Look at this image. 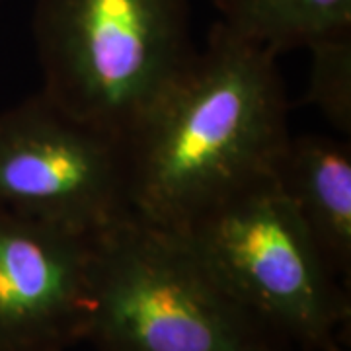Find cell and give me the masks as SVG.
Listing matches in <instances>:
<instances>
[{"mask_svg": "<svg viewBox=\"0 0 351 351\" xmlns=\"http://www.w3.org/2000/svg\"><path fill=\"white\" fill-rule=\"evenodd\" d=\"M277 57L215 22L125 135L133 213L180 230L271 174L291 135Z\"/></svg>", "mask_w": 351, "mask_h": 351, "instance_id": "cell-1", "label": "cell"}, {"mask_svg": "<svg viewBox=\"0 0 351 351\" xmlns=\"http://www.w3.org/2000/svg\"><path fill=\"white\" fill-rule=\"evenodd\" d=\"M96 351H293L174 230L135 213L94 240Z\"/></svg>", "mask_w": 351, "mask_h": 351, "instance_id": "cell-2", "label": "cell"}, {"mask_svg": "<svg viewBox=\"0 0 351 351\" xmlns=\"http://www.w3.org/2000/svg\"><path fill=\"white\" fill-rule=\"evenodd\" d=\"M34 39L41 92L119 135L197 49L191 0H36Z\"/></svg>", "mask_w": 351, "mask_h": 351, "instance_id": "cell-3", "label": "cell"}, {"mask_svg": "<svg viewBox=\"0 0 351 351\" xmlns=\"http://www.w3.org/2000/svg\"><path fill=\"white\" fill-rule=\"evenodd\" d=\"M178 232L217 281L277 336L326 351L350 330V287L324 262L274 176L244 186Z\"/></svg>", "mask_w": 351, "mask_h": 351, "instance_id": "cell-4", "label": "cell"}, {"mask_svg": "<svg viewBox=\"0 0 351 351\" xmlns=\"http://www.w3.org/2000/svg\"><path fill=\"white\" fill-rule=\"evenodd\" d=\"M0 205L96 234L133 213L127 138L39 90L0 112Z\"/></svg>", "mask_w": 351, "mask_h": 351, "instance_id": "cell-5", "label": "cell"}, {"mask_svg": "<svg viewBox=\"0 0 351 351\" xmlns=\"http://www.w3.org/2000/svg\"><path fill=\"white\" fill-rule=\"evenodd\" d=\"M96 234L0 205V351H69L86 341Z\"/></svg>", "mask_w": 351, "mask_h": 351, "instance_id": "cell-6", "label": "cell"}, {"mask_svg": "<svg viewBox=\"0 0 351 351\" xmlns=\"http://www.w3.org/2000/svg\"><path fill=\"white\" fill-rule=\"evenodd\" d=\"M271 176L339 281L351 276L350 141L289 135Z\"/></svg>", "mask_w": 351, "mask_h": 351, "instance_id": "cell-7", "label": "cell"}, {"mask_svg": "<svg viewBox=\"0 0 351 351\" xmlns=\"http://www.w3.org/2000/svg\"><path fill=\"white\" fill-rule=\"evenodd\" d=\"M219 20L277 55L351 29V0H213Z\"/></svg>", "mask_w": 351, "mask_h": 351, "instance_id": "cell-8", "label": "cell"}, {"mask_svg": "<svg viewBox=\"0 0 351 351\" xmlns=\"http://www.w3.org/2000/svg\"><path fill=\"white\" fill-rule=\"evenodd\" d=\"M311 64L304 101L339 135L351 133V29L308 43Z\"/></svg>", "mask_w": 351, "mask_h": 351, "instance_id": "cell-9", "label": "cell"}, {"mask_svg": "<svg viewBox=\"0 0 351 351\" xmlns=\"http://www.w3.org/2000/svg\"><path fill=\"white\" fill-rule=\"evenodd\" d=\"M326 351H350V350H348V348H343V343H336V346H332V348Z\"/></svg>", "mask_w": 351, "mask_h": 351, "instance_id": "cell-10", "label": "cell"}, {"mask_svg": "<svg viewBox=\"0 0 351 351\" xmlns=\"http://www.w3.org/2000/svg\"><path fill=\"white\" fill-rule=\"evenodd\" d=\"M0 2H2V0H0Z\"/></svg>", "mask_w": 351, "mask_h": 351, "instance_id": "cell-11", "label": "cell"}]
</instances>
